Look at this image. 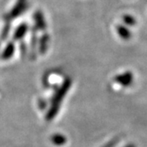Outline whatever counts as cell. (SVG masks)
<instances>
[{
  "label": "cell",
  "mask_w": 147,
  "mask_h": 147,
  "mask_svg": "<svg viewBox=\"0 0 147 147\" xmlns=\"http://www.w3.org/2000/svg\"><path fill=\"white\" fill-rule=\"evenodd\" d=\"M70 86H71V80L70 79H66L64 81L62 85L56 92V93L53 96V99H52V104L50 106V109L48 110L46 117H45L46 120H53V119L57 116L58 111L60 110L61 101L63 100L64 97L65 96V94L69 90Z\"/></svg>",
  "instance_id": "1"
},
{
  "label": "cell",
  "mask_w": 147,
  "mask_h": 147,
  "mask_svg": "<svg viewBox=\"0 0 147 147\" xmlns=\"http://www.w3.org/2000/svg\"><path fill=\"white\" fill-rule=\"evenodd\" d=\"M26 7L27 0H17L16 4L11 8V11L4 17L5 21H10L11 20L18 17L26 11Z\"/></svg>",
  "instance_id": "2"
},
{
  "label": "cell",
  "mask_w": 147,
  "mask_h": 147,
  "mask_svg": "<svg viewBox=\"0 0 147 147\" xmlns=\"http://www.w3.org/2000/svg\"><path fill=\"white\" fill-rule=\"evenodd\" d=\"M34 26L37 30H45L46 27H47V24H46V21L44 16L42 14L41 11H37L34 14Z\"/></svg>",
  "instance_id": "3"
},
{
  "label": "cell",
  "mask_w": 147,
  "mask_h": 147,
  "mask_svg": "<svg viewBox=\"0 0 147 147\" xmlns=\"http://www.w3.org/2000/svg\"><path fill=\"white\" fill-rule=\"evenodd\" d=\"M14 53H15V45H14L13 42H9L6 45L3 51L1 53L0 58L4 61L9 60L10 58L12 57Z\"/></svg>",
  "instance_id": "4"
},
{
  "label": "cell",
  "mask_w": 147,
  "mask_h": 147,
  "mask_svg": "<svg viewBox=\"0 0 147 147\" xmlns=\"http://www.w3.org/2000/svg\"><path fill=\"white\" fill-rule=\"evenodd\" d=\"M28 31V26L26 23H22L16 29L13 34V39L15 41H20L26 36Z\"/></svg>",
  "instance_id": "5"
},
{
  "label": "cell",
  "mask_w": 147,
  "mask_h": 147,
  "mask_svg": "<svg viewBox=\"0 0 147 147\" xmlns=\"http://www.w3.org/2000/svg\"><path fill=\"white\" fill-rule=\"evenodd\" d=\"M50 41V37L47 34H43L38 40V52L40 54H44L47 52L48 42Z\"/></svg>",
  "instance_id": "6"
},
{
  "label": "cell",
  "mask_w": 147,
  "mask_h": 147,
  "mask_svg": "<svg viewBox=\"0 0 147 147\" xmlns=\"http://www.w3.org/2000/svg\"><path fill=\"white\" fill-rule=\"evenodd\" d=\"M37 29L34 27L31 31V57L32 59L35 58V51H36L37 44H38V39H37Z\"/></svg>",
  "instance_id": "7"
},
{
  "label": "cell",
  "mask_w": 147,
  "mask_h": 147,
  "mask_svg": "<svg viewBox=\"0 0 147 147\" xmlns=\"http://www.w3.org/2000/svg\"><path fill=\"white\" fill-rule=\"evenodd\" d=\"M51 142H53L54 145L60 146L65 145L66 143V142H67V139L62 134L57 133V134H54V135H53L51 137Z\"/></svg>",
  "instance_id": "8"
},
{
  "label": "cell",
  "mask_w": 147,
  "mask_h": 147,
  "mask_svg": "<svg viewBox=\"0 0 147 147\" xmlns=\"http://www.w3.org/2000/svg\"><path fill=\"white\" fill-rule=\"evenodd\" d=\"M11 31V23L10 21H6L5 26L3 28V30L1 32V39L5 40L7 38Z\"/></svg>",
  "instance_id": "9"
},
{
  "label": "cell",
  "mask_w": 147,
  "mask_h": 147,
  "mask_svg": "<svg viewBox=\"0 0 147 147\" xmlns=\"http://www.w3.org/2000/svg\"><path fill=\"white\" fill-rule=\"evenodd\" d=\"M20 52H21V54L22 57H25V56L26 55L27 47L25 42H21V44H20Z\"/></svg>",
  "instance_id": "10"
},
{
  "label": "cell",
  "mask_w": 147,
  "mask_h": 147,
  "mask_svg": "<svg viewBox=\"0 0 147 147\" xmlns=\"http://www.w3.org/2000/svg\"><path fill=\"white\" fill-rule=\"evenodd\" d=\"M38 105V107L40 108V110H44L47 107V101L44 99H39Z\"/></svg>",
  "instance_id": "11"
},
{
  "label": "cell",
  "mask_w": 147,
  "mask_h": 147,
  "mask_svg": "<svg viewBox=\"0 0 147 147\" xmlns=\"http://www.w3.org/2000/svg\"><path fill=\"white\" fill-rule=\"evenodd\" d=\"M125 147H135V146H133V145H129V146H127Z\"/></svg>",
  "instance_id": "12"
}]
</instances>
